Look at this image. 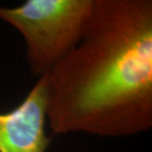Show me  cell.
Segmentation results:
<instances>
[{"label": "cell", "instance_id": "obj_1", "mask_svg": "<svg viewBox=\"0 0 152 152\" xmlns=\"http://www.w3.org/2000/svg\"><path fill=\"white\" fill-rule=\"evenodd\" d=\"M54 134L152 127V1L93 0L80 42L45 75Z\"/></svg>", "mask_w": 152, "mask_h": 152}, {"label": "cell", "instance_id": "obj_2", "mask_svg": "<svg viewBox=\"0 0 152 152\" xmlns=\"http://www.w3.org/2000/svg\"><path fill=\"white\" fill-rule=\"evenodd\" d=\"M92 6L93 0H26L0 6V19L21 34L28 67L40 78L80 42Z\"/></svg>", "mask_w": 152, "mask_h": 152}, {"label": "cell", "instance_id": "obj_3", "mask_svg": "<svg viewBox=\"0 0 152 152\" xmlns=\"http://www.w3.org/2000/svg\"><path fill=\"white\" fill-rule=\"evenodd\" d=\"M47 91L44 76L16 107L0 113V152H46Z\"/></svg>", "mask_w": 152, "mask_h": 152}]
</instances>
